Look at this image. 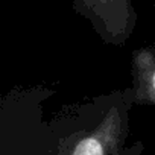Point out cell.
<instances>
[{"instance_id": "2", "label": "cell", "mask_w": 155, "mask_h": 155, "mask_svg": "<svg viewBox=\"0 0 155 155\" xmlns=\"http://www.w3.org/2000/svg\"><path fill=\"white\" fill-rule=\"evenodd\" d=\"M55 90L14 87L0 101V155H53L55 140L44 114Z\"/></svg>"}, {"instance_id": "1", "label": "cell", "mask_w": 155, "mask_h": 155, "mask_svg": "<svg viewBox=\"0 0 155 155\" xmlns=\"http://www.w3.org/2000/svg\"><path fill=\"white\" fill-rule=\"evenodd\" d=\"M131 108L123 90L62 105L47 120L53 155H141L144 143L129 141Z\"/></svg>"}, {"instance_id": "4", "label": "cell", "mask_w": 155, "mask_h": 155, "mask_svg": "<svg viewBox=\"0 0 155 155\" xmlns=\"http://www.w3.org/2000/svg\"><path fill=\"white\" fill-rule=\"evenodd\" d=\"M131 87L123 96L131 107H155V47L141 46L131 53Z\"/></svg>"}, {"instance_id": "3", "label": "cell", "mask_w": 155, "mask_h": 155, "mask_svg": "<svg viewBox=\"0 0 155 155\" xmlns=\"http://www.w3.org/2000/svg\"><path fill=\"white\" fill-rule=\"evenodd\" d=\"M71 8L108 46H125L137 26L134 0H73Z\"/></svg>"}, {"instance_id": "5", "label": "cell", "mask_w": 155, "mask_h": 155, "mask_svg": "<svg viewBox=\"0 0 155 155\" xmlns=\"http://www.w3.org/2000/svg\"><path fill=\"white\" fill-rule=\"evenodd\" d=\"M0 101H2V94H0Z\"/></svg>"}]
</instances>
